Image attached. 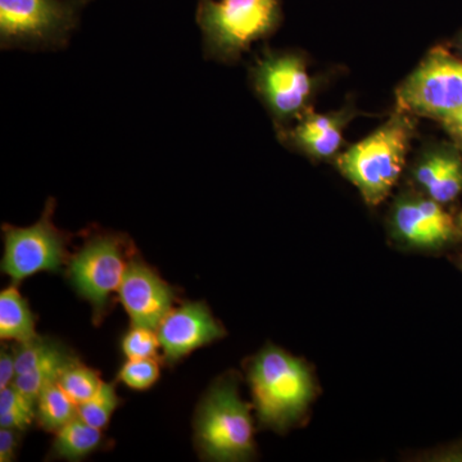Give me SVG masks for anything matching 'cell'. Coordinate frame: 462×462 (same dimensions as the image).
I'll list each match as a JSON object with an SVG mask.
<instances>
[{"instance_id": "obj_1", "label": "cell", "mask_w": 462, "mask_h": 462, "mask_svg": "<svg viewBox=\"0 0 462 462\" xmlns=\"http://www.w3.org/2000/svg\"><path fill=\"white\" fill-rule=\"evenodd\" d=\"M248 382L258 420L278 433L302 420L316 396L305 361L276 346H264L252 360Z\"/></svg>"}, {"instance_id": "obj_2", "label": "cell", "mask_w": 462, "mask_h": 462, "mask_svg": "<svg viewBox=\"0 0 462 462\" xmlns=\"http://www.w3.org/2000/svg\"><path fill=\"white\" fill-rule=\"evenodd\" d=\"M409 114L400 111L337 158L340 173L369 206H379L400 180L412 139Z\"/></svg>"}, {"instance_id": "obj_3", "label": "cell", "mask_w": 462, "mask_h": 462, "mask_svg": "<svg viewBox=\"0 0 462 462\" xmlns=\"http://www.w3.org/2000/svg\"><path fill=\"white\" fill-rule=\"evenodd\" d=\"M196 18L206 56L233 62L278 29L282 0H199Z\"/></svg>"}, {"instance_id": "obj_4", "label": "cell", "mask_w": 462, "mask_h": 462, "mask_svg": "<svg viewBox=\"0 0 462 462\" xmlns=\"http://www.w3.org/2000/svg\"><path fill=\"white\" fill-rule=\"evenodd\" d=\"M200 454L212 461H247L256 452L251 409L239 396L234 376L208 389L194 419Z\"/></svg>"}, {"instance_id": "obj_5", "label": "cell", "mask_w": 462, "mask_h": 462, "mask_svg": "<svg viewBox=\"0 0 462 462\" xmlns=\"http://www.w3.org/2000/svg\"><path fill=\"white\" fill-rule=\"evenodd\" d=\"M90 0H0L3 50H60Z\"/></svg>"}, {"instance_id": "obj_6", "label": "cell", "mask_w": 462, "mask_h": 462, "mask_svg": "<svg viewBox=\"0 0 462 462\" xmlns=\"http://www.w3.org/2000/svg\"><path fill=\"white\" fill-rule=\"evenodd\" d=\"M134 254L132 242L124 234L97 233L69 261L67 276L79 296L93 306L96 322L107 311L111 294L120 291Z\"/></svg>"}, {"instance_id": "obj_7", "label": "cell", "mask_w": 462, "mask_h": 462, "mask_svg": "<svg viewBox=\"0 0 462 462\" xmlns=\"http://www.w3.org/2000/svg\"><path fill=\"white\" fill-rule=\"evenodd\" d=\"M398 109L442 123L462 108V60L443 48L424 58L397 90Z\"/></svg>"}, {"instance_id": "obj_8", "label": "cell", "mask_w": 462, "mask_h": 462, "mask_svg": "<svg viewBox=\"0 0 462 462\" xmlns=\"http://www.w3.org/2000/svg\"><path fill=\"white\" fill-rule=\"evenodd\" d=\"M56 200L48 199L38 223L18 227L3 225L2 272L14 284L39 273H58L67 260L69 234L53 223Z\"/></svg>"}, {"instance_id": "obj_9", "label": "cell", "mask_w": 462, "mask_h": 462, "mask_svg": "<svg viewBox=\"0 0 462 462\" xmlns=\"http://www.w3.org/2000/svg\"><path fill=\"white\" fill-rule=\"evenodd\" d=\"M254 89L273 117L287 121L305 111L312 79L305 60L294 53H269L252 69Z\"/></svg>"}, {"instance_id": "obj_10", "label": "cell", "mask_w": 462, "mask_h": 462, "mask_svg": "<svg viewBox=\"0 0 462 462\" xmlns=\"http://www.w3.org/2000/svg\"><path fill=\"white\" fill-rule=\"evenodd\" d=\"M394 238L410 248L437 251L454 242L460 226L443 205L430 197H402L391 216Z\"/></svg>"}, {"instance_id": "obj_11", "label": "cell", "mask_w": 462, "mask_h": 462, "mask_svg": "<svg viewBox=\"0 0 462 462\" xmlns=\"http://www.w3.org/2000/svg\"><path fill=\"white\" fill-rule=\"evenodd\" d=\"M118 294L132 325L154 330L171 311L175 300L172 288L136 254L127 263Z\"/></svg>"}, {"instance_id": "obj_12", "label": "cell", "mask_w": 462, "mask_h": 462, "mask_svg": "<svg viewBox=\"0 0 462 462\" xmlns=\"http://www.w3.org/2000/svg\"><path fill=\"white\" fill-rule=\"evenodd\" d=\"M167 363H178L191 352L223 338L225 330L202 302L172 309L157 328Z\"/></svg>"}, {"instance_id": "obj_13", "label": "cell", "mask_w": 462, "mask_h": 462, "mask_svg": "<svg viewBox=\"0 0 462 462\" xmlns=\"http://www.w3.org/2000/svg\"><path fill=\"white\" fill-rule=\"evenodd\" d=\"M413 179L427 197L445 206L462 193V160L448 152H434L419 162Z\"/></svg>"}, {"instance_id": "obj_14", "label": "cell", "mask_w": 462, "mask_h": 462, "mask_svg": "<svg viewBox=\"0 0 462 462\" xmlns=\"http://www.w3.org/2000/svg\"><path fill=\"white\" fill-rule=\"evenodd\" d=\"M345 126V115H305L291 138L309 156L324 160L338 153Z\"/></svg>"}, {"instance_id": "obj_15", "label": "cell", "mask_w": 462, "mask_h": 462, "mask_svg": "<svg viewBox=\"0 0 462 462\" xmlns=\"http://www.w3.org/2000/svg\"><path fill=\"white\" fill-rule=\"evenodd\" d=\"M36 319L16 284L9 285L0 293V338L16 343L38 338Z\"/></svg>"}, {"instance_id": "obj_16", "label": "cell", "mask_w": 462, "mask_h": 462, "mask_svg": "<svg viewBox=\"0 0 462 462\" xmlns=\"http://www.w3.org/2000/svg\"><path fill=\"white\" fill-rule=\"evenodd\" d=\"M102 440V431L78 416L57 431L53 452L65 460L78 461L97 451Z\"/></svg>"}, {"instance_id": "obj_17", "label": "cell", "mask_w": 462, "mask_h": 462, "mask_svg": "<svg viewBox=\"0 0 462 462\" xmlns=\"http://www.w3.org/2000/svg\"><path fill=\"white\" fill-rule=\"evenodd\" d=\"M79 416V406L71 400L58 382L42 389L36 401V420L47 431L57 433L67 422Z\"/></svg>"}, {"instance_id": "obj_18", "label": "cell", "mask_w": 462, "mask_h": 462, "mask_svg": "<svg viewBox=\"0 0 462 462\" xmlns=\"http://www.w3.org/2000/svg\"><path fill=\"white\" fill-rule=\"evenodd\" d=\"M75 358L65 349L60 355L51 357L47 363L36 367L32 372L17 375L12 387L16 388L29 402L36 407V401L41 396L42 389L48 387L51 383L58 382L60 374Z\"/></svg>"}, {"instance_id": "obj_19", "label": "cell", "mask_w": 462, "mask_h": 462, "mask_svg": "<svg viewBox=\"0 0 462 462\" xmlns=\"http://www.w3.org/2000/svg\"><path fill=\"white\" fill-rule=\"evenodd\" d=\"M58 384L66 392L67 396L80 406L98 393L103 382L96 370L85 366L75 358L60 374Z\"/></svg>"}, {"instance_id": "obj_20", "label": "cell", "mask_w": 462, "mask_h": 462, "mask_svg": "<svg viewBox=\"0 0 462 462\" xmlns=\"http://www.w3.org/2000/svg\"><path fill=\"white\" fill-rule=\"evenodd\" d=\"M36 419V407L16 388L0 389V427L20 431L29 430Z\"/></svg>"}, {"instance_id": "obj_21", "label": "cell", "mask_w": 462, "mask_h": 462, "mask_svg": "<svg viewBox=\"0 0 462 462\" xmlns=\"http://www.w3.org/2000/svg\"><path fill=\"white\" fill-rule=\"evenodd\" d=\"M65 349H67L66 346L56 340L42 338V337H38L32 342L18 343V346L14 348L17 375L32 372Z\"/></svg>"}, {"instance_id": "obj_22", "label": "cell", "mask_w": 462, "mask_h": 462, "mask_svg": "<svg viewBox=\"0 0 462 462\" xmlns=\"http://www.w3.org/2000/svg\"><path fill=\"white\" fill-rule=\"evenodd\" d=\"M118 404L120 398L116 393L114 385L103 383L96 396L79 406V416L88 424L102 430L109 424Z\"/></svg>"}, {"instance_id": "obj_23", "label": "cell", "mask_w": 462, "mask_h": 462, "mask_svg": "<svg viewBox=\"0 0 462 462\" xmlns=\"http://www.w3.org/2000/svg\"><path fill=\"white\" fill-rule=\"evenodd\" d=\"M160 379V366L154 357L127 358L118 373V380L134 391L153 387Z\"/></svg>"}, {"instance_id": "obj_24", "label": "cell", "mask_w": 462, "mask_h": 462, "mask_svg": "<svg viewBox=\"0 0 462 462\" xmlns=\"http://www.w3.org/2000/svg\"><path fill=\"white\" fill-rule=\"evenodd\" d=\"M161 343L157 330L147 327L132 325V329L125 334L121 348L126 358L156 357Z\"/></svg>"}, {"instance_id": "obj_25", "label": "cell", "mask_w": 462, "mask_h": 462, "mask_svg": "<svg viewBox=\"0 0 462 462\" xmlns=\"http://www.w3.org/2000/svg\"><path fill=\"white\" fill-rule=\"evenodd\" d=\"M23 431L2 428L0 430V461L11 462L16 458V451L20 434Z\"/></svg>"}, {"instance_id": "obj_26", "label": "cell", "mask_w": 462, "mask_h": 462, "mask_svg": "<svg viewBox=\"0 0 462 462\" xmlns=\"http://www.w3.org/2000/svg\"><path fill=\"white\" fill-rule=\"evenodd\" d=\"M17 376L14 352L3 348L0 352V389L11 387Z\"/></svg>"}, {"instance_id": "obj_27", "label": "cell", "mask_w": 462, "mask_h": 462, "mask_svg": "<svg viewBox=\"0 0 462 462\" xmlns=\"http://www.w3.org/2000/svg\"><path fill=\"white\" fill-rule=\"evenodd\" d=\"M443 127L462 152V108L442 121Z\"/></svg>"}, {"instance_id": "obj_28", "label": "cell", "mask_w": 462, "mask_h": 462, "mask_svg": "<svg viewBox=\"0 0 462 462\" xmlns=\"http://www.w3.org/2000/svg\"><path fill=\"white\" fill-rule=\"evenodd\" d=\"M457 224H458V226H460V229H462V212H461V215L458 216Z\"/></svg>"}, {"instance_id": "obj_29", "label": "cell", "mask_w": 462, "mask_h": 462, "mask_svg": "<svg viewBox=\"0 0 462 462\" xmlns=\"http://www.w3.org/2000/svg\"><path fill=\"white\" fill-rule=\"evenodd\" d=\"M461 266H462V263H461Z\"/></svg>"}]
</instances>
